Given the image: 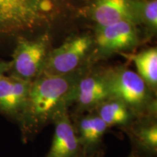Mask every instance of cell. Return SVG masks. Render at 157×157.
I'll use <instances>...</instances> for the list:
<instances>
[{"instance_id": "8992f818", "label": "cell", "mask_w": 157, "mask_h": 157, "mask_svg": "<svg viewBox=\"0 0 157 157\" xmlns=\"http://www.w3.org/2000/svg\"><path fill=\"white\" fill-rule=\"evenodd\" d=\"M31 83L10 74L0 79V114L17 125L28 105Z\"/></svg>"}, {"instance_id": "4fadbf2b", "label": "cell", "mask_w": 157, "mask_h": 157, "mask_svg": "<svg viewBox=\"0 0 157 157\" xmlns=\"http://www.w3.org/2000/svg\"><path fill=\"white\" fill-rule=\"evenodd\" d=\"M94 111L109 128L119 127L124 129L137 118L124 103L113 97H110L100 103Z\"/></svg>"}, {"instance_id": "7c38bea8", "label": "cell", "mask_w": 157, "mask_h": 157, "mask_svg": "<svg viewBox=\"0 0 157 157\" xmlns=\"http://www.w3.org/2000/svg\"><path fill=\"white\" fill-rule=\"evenodd\" d=\"M93 17L100 27L124 20H132V7L129 0H98Z\"/></svg>"}, {"instance_id": "6da1fadb", "label": "cell", "mask_w": 157, "mask_h": 157, "mask_svg": "<svg viewBox=\"0 0 157 157\" xmlns=\"http://www.w3.org/2000/svg\"><path fill=\"white\" fill-rule=\"evenodd\" d=\"M84 73L80 68L65 75L41 74L31 82L28 105L18 124L25 143L52 124L60 113L69 111L74 88Z\"/></svg>"}, {"instance_id": "9c48e42d", "label": "cell", "mask_w": 157, "mask_h": 157, "mask_svg": "<svg viewBox=\"0 0 157 157\" xmlns=\"http://www.w3.org/2000/svg\"><path fill=\"white\" fill-rule=\"evenodd\" d=\"M55 125L52 144L46 157H80L82 148L74 130L69 111L60 113Z\"/></svg>"}, {"instance_id": "7a4b0ae2", "label": "cell", "mask_w": 157, "mask_h": 157, "mask_svg": "<svg viewBox=\"0 0 157 157\" xmlns=\"http://www.w3.org/2000/svg\"><path fill=\"white\" fill-rule=\"evenodd\" d=\"M111 97L125 103L137 118L157 117L154 92L137 73L125 67L105 71Z\"/></svg>"}, {"instance_id": "ba28073f", "label": "cell", "mask_w": 157, "mask_h": 157, "mask_svg": "<svg viewBox=\"0 0 157 157\" xmlns=\"http://www.w3.org/2000/svg\"><path fill=\"white\" fill-rule=\"evenodd\" d=\"M82 154L98 152L109 127L95 111L70 114Z\"/></svg>"}, {"instance_id": "52a82bcc", "label": "cell", "mask_w": 157, "mask_h": 157, "mask_svg": "<svg viewBox=\"0 0 157 157\" xmlns=\"http://www.w3.org/2000/svg\"><path fill=\"white\" fill-rule=\"evenodd\" d=\"M111 97L104 73H84L76 83L74 92L72 114L90 112ZM71 105V106H72Z\"/></svg>"}, {"instance_id": "5bb4252c", "label": "cell", "mask_w": 157, "mask_h": 157, "mask_svg": "<svg viewBox=\"0 0 157 157\" xmlns=\"http://www.w3.org/2000/svg\"><path fill=\"white\" fill-rule=\"evenodd\" d=\"M136 66L137 74L154 93L157 87V50L148 49L136 55H126Z\"/></svg>"}, {"instance_id": "3957f363", "label": "cell", "mask_w": 157, "mask_h": 157, "mask_svg": "<svg viewBox=\"0 0 157 157\" xmlns=\"http://www.w3.org/2000/svg\"><path fill=\"white\" fill-rule=\"evenodd\" d=\"M54 7V0H0V34L34 28Z\"/></svg>"}, {"instance_id": "ac0fdd59", "label": "cell", "mask_w": 157, "mask_h": 157, "mask_svg": "<svg viewBox=\"0 0 157 157\" xmlns=\"http://www.w3.org/2000/svg\"><path fill=\"white\" fill-rule=\"evenodd\" d=\"M129 157H140V156H138L136 154H135V153H134V152L132 151V152L130 154V155H129Z\"/></svg>"}, {"instance_id": "30bf717a", "label": "cell", "mask_w": 157, "mask_h": 157, "mask_svg": "<svg viewBox=\"0 0 157 157\" xmlns=\"http://www.w3.org/2000/svg\"><path fill=\"white\" fill-rule=\"evenodd\" d=\"M128 135L140 157H156L157 154V117L136 118L122 129Z\"/></svg>"}, {"instance_id": "8fae6325", "label": "cell", "mask_w": 157, "mask_h": 157, "mask_svg": "<svg viewBox=\"0 0 157 157\" xmlns=\"http://www.w3.org/2000/svg\"><path fill=\"white\" fill-rule=\"evenodd\" d=\"M96 39L100 48L108 52L130 48L136 42V32L132 20L100 27Z\"/></svg>"}, {"instance_id": "5b68a950", "label": "cell", "mask_w": 157, "mask_h": 157, "mask_svg": "<svg viewBox=\"0 0 157 157\" xmlns=\"http://www.w3.org/2000/svg\"><path fill=\"white\" fill-rule=\"evenodd\" d=\"M47 56L46 46L42 41L19 39L10 61L8 74L33 82L42 74Z\"/></svg>"}, {"instance_id": "9a60e30c", "label": "cell", "mask_w": 157, "mask_h": 157, "mask_svg": "<svg viewBox=\"0 0 157 157\" xmlns=\"http://www.w3.org/2000/svg\"><path fill=\"white\" fill-rule=\"evenodd\" d=\"M142 16L145 22L148 23L149 26L156 29L157 27V1H152L146 2L143 5Z\"/></svg>"}, {"instance_id": "277c9868", "label": "cell", "mask_w": 157, "mask_h": 157, "mask_svg": "<svg viewBox=\"0 0 157 157\" xmlns=\"http://www.w3.org/2000/svg\"><path fill=\"white\" fill-rule=\"evenodd\" d=\"M90 44L91 39L87 36L66 42L48 54L41 74L65 75L79 70Z\"/></svg>"}, {"instance_id": "e0dca14e", "label": "cell", "mask_w": 157, "mask_h": 157, "mask_svg": "<svg viewBox=\"0 0 157 157\" xmlns=\"http://www.w3.org/2000/svg\"><path fill=\"white\" fill-rule=\"evenodd\" d=\"M80 157H100L98 156V153H95V154H82Z\"/></svg>"}, {"instance_id": "2e32d148", "label": "cell", "mask_w": 157, "mask_h": 157, "mask_svg": "<svg viewBox=\"0 0 157 157\" xmlns=\"http://www.w3.org/2000/svg\"><path fill=\"white\" fill-rule=\"evenodd\" d=\"M10 69V61L0 60V79L7 75Z\"/></svg>"}]
</instances>
